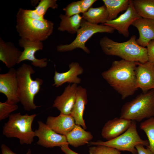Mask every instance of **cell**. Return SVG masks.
<instances>
[{
	"instance_id": "6da1fadb",
	"label": "cell",
	"mask_w": 154,
	"mask_h": 154,
	"mask_svg": "<svg viewBox=\"0 0 154 154\" xmlns=\"http://www.w3.org/2000/svg\"><path fill=\"white\" fill-rule=\"evenodd\" d=\"M137 62L123 59L114 61L111 67L102 73L103 78L119 94L122 99L133 95L138 89L135 68Z\"/></svg>"
},
{
	"instance_id": "7a4b0ae2",
	"label": "cell",
	"mask_w": 154,
	"mask_h": 154,
	"mask_svg": "<svg viewBox=\"0 0 154 154\" xmlns=\"http://www.w3.org/2000/svg\"><path fill=\"white\" fill-rule=\"evenodd\" d=\"M99 43L102 51L107 55L118 56L131 62L144 63L148 61L147 48L137 44L135 35L128 40L121 42L114 41L105 36L100 39Z\"/></svg>"
},
{
	"instance_id": "3957f363",
	"label": "cell",
	"mask_w": 154,
	"mask_h": 154,
	"mask_svg": "<svg viewBox=\"0 0 154 154\" xmlns=\"http://www.w3.org/2000/svg\"><path fill=\"white\" fill-rule=\"evenodd\" d=\"M35 72L31 65L25 63L17 70L18 98L24 110L28 111L40 107L34 103V98L39 92L43 81L39 78L34 80L32 78L31 75Z\"/></svg>"
},
{
	"instance_id": "277c9868",
	"label": "cell",
	"mask_w": 154,
	"mask_h": 154,
	"mask_svg": "<svg viewBox=\"0 0 154 154\" xmlns=\"http://www.w3.org/2000/svg\"><path fill=\"white\" fill-rule=\"evenodd\" d=\"M16 28L21 38L31 41H44L52 33L54 24L46 19L42 21L31 19L19 9L16 15Z\"/></svg>"
},
{
	"instance_id": "5b68a950",
	"label": "cell",
	"mask_w": 154,
	"mask_h": 154,
	"mask_svg": "<svg viewBox=\"0 0 154 154\" xmlns=\"http://www.w3.org/2000/svg\"><path fill=\"white\" fill-rule=\"evenodd\" d=\"M37 115H22L20 112L11 114L3 126V135L7 138H18L21 145L31 144L35 137L32 125Z\"/></svg>"
},
{
	"instance_id": "8992f818",
	"label": "cell",
	"mask_w": 154,
	"mask_h": 154,
	"mask_svg": "<svg viewBox=\"0 0 154 154\" xmlns=\"http://www.w3.org/2000/svg\"><path fill=\"white\" fill-rule=\"evenodd\" d=\"M154 117V90L142 92L122 106L120 117L140 122Z\"/></svg>"
},
{
	"instance_id": "52a82bcc",
	"label": "cell",
	"mask_w": 154,
	"mask_h": 154,
	"mask_svg": "<svg viewBox=\"0 0 154 154\" xmlns=\"http://www.w3.org/2000/svg\"><path fill=\"white\" fill-rule=\"evenodd\" d=\"M90 145H103L115 148L120 151H127L132 154H136V145H142L147 147L148 140L142 139L139 135L135 121H132L128 129L124 133L117 137L108 141L98 140L91 142Z\"/></svg>"
},
{
	"instance_id": "ba28073f",
	"label": "cell",
	"mask_w": 154,
	"mask_h": 154,
	"mask_svg": "<svg viewBox=\"0 0 154 154\" xmlns=\"http://www.w3.org/2000/svg\"><path fill=\"white\" fill-rule=\"evenodd\" d=\"M114 31L113 28L110 26L103 24H92L83 19L75 39L69 44L58 45L56 47L57 50L59 52H64L80 48L86 53L89 54L90 51L86 46L85 44L92 36L98 33H113Z\"/></svg>"
},
{
	"instance_id": "9c48e42d",
	"label": "cell",
	"mask_w": 154,
	"mask_h": 154,
	"mask_svg": "<svg viewBox=\"0 0 154 154\" xmlns=\"http://www.w3.org/2000/svg\"><path fill=\"white\" fill-rule=\"evenodd\" d=\"M38 128L35 131V136L38 138L37 144L43 147L53 148L69 144L66 136L58 133L46 123L38 121Z\"/></svg>"
},
{
	"instance_id": "30bf717a",
	"label": "cell",
	"mask_w": 154,
	"mask_h": 154,
	"mask_svg": "<svg viewBox=\"0 0 154 154\" xmlns=\"http://www.w3.org/2000/svg\"><path fill=\"white\" fill-rule=\"evenodd\" d=\"M141 17L135 11L132 0H130L128 8L123 13L114 20H108L103 25L117 30L119 33L127 37L129 35V26Z\"/></svg>"
},
{
	"instance_id": "8fae6325",
	"label": "cell",
	"mask_w": 154,
	"mask_h": 154,
	"mask_svg": "<svg viewBox=\"0 0 154 154\" xmlns=\"http://www.w3.org/2000/svg\"><path fill=\"white\" fill-rule=\"evenodd\" d=\"M19 44L24 48V50L17 64L23 61L28 60L32 61V64L35 67L44 68L47 66L48 60L46 58L38 59L35 55L37 51L42 50L43 44L42 41H31L21 38L19 40Z\"/></svg>"
},
{
	"instance_id": "7c38bea8",
	"label": "cell",
	"mask_w": 154,
	"mask_h": 154,
	"mask_svg": "<svg viewBox=\"0 0 154 154\" xmlns=\"http://www.w3.org/2000/svg\"><path fill=\"white\" fill-rule=\"evenodd\" d=\"M17 70L12 68L0 74V92L5 95L8 101L17 104L20 102L18 95Z\"/></svg>"
},
{
	"instance_id": "4fadbf2b",
	"label": "cell",
	"mask_w": 154,
	"mask_h": 154,
	"mask_svg": "<svg viewBox=\"0 0 154 154\" xmlns=\"http://www.w3.org/2000/svg\"><path fill=\"white\" fill-rule=\"evenodd\" d=\"M135 73L137 87L142 92L154 89V64L137 62Z\"/></svg>"
},
{
	"instance_id": "5bb4252c",
	"label": "cell",
	"mask_w": 154,
	"mask_h": 154,
	"mask_svg": "<svg viewBox=\"0 0 154 154\" xmlns=\"http://www.w3.org/2000/svg\"><path fill=\"white\" fill-rule=\"evenodd\" d=\"M78 87L77 84H69L65 87L62 93L56 97L52 107L56 108L60 113L71 114L76 100Z\"/></svg>"
},
{
	"instance_id": "9a60e30c",
	"label": "cell",
	"mask_w": 154,
	"mask_h": 154,
	"mask_svg": "<svg viewBox=\"0 0 154 154\" xmlns=\"http://www.w3.org/2000/svg\"><path fill=\"white\" fill-rule=\"evenodd\" d=\"M131 121L120 117L110 120L103 127L102 136L107 141L113 139L125 132L130 126Z\"/></svg>"
},
{
	"instance_id": "2e32d148",
	"label": "cell",
	"mask_w": 154,
	"mask_h": 154,
	"mask_svg": "<svg viewBox=\"0 0 154 154\" xmlns=\"http://www.w3.org/2000/svg\"><path fill=\"white\" fill-rule=\"evenodd\" d=\"M69 66V69L67 72L59 73L55 70L52 86L58 87L66 82L76 84L80 83L81 79L78 76L83 73L82 67L78 62H71Z\"/></svg>"
},
{
	"instance_id": "e0dca14e",
	"label": "cell",
	"mask_w": 154,
	"mask_h": 154,
	"mask_svg": "<svg viewBox=\"0 0 154 154\" xmlns=\"http://www.w3.org/2000/svg\"><path fill=\"white\" fill-rule=\"evenodd\" d=\"M45 123L56 133L64 135L72 131L76 125L71 114H65L60 113L56 116H48Z\"/></svg>"
},
{
	"instance_id": "ac0fdd59",
	"label": "cell",
	"mask_w": 154,
	"mask_h": 154,
	"mask_svg": "<svg viewBox=\"0 0 154 154\" xmlns=\"http://www.w3.org/2000/svg\"><path fill=\"white\" fill-rule=\"evenodd\" d=\"M137 29L139 38L136 42L140 46L145 47L149 42L154 39V20L140 18L132 24Z\"/></svg>"
},
{
	"instance_id": "d6986e66",
	"label": "cell",
	"mask_w": 154,
	"mask_h": 154,
	"mask_svg": "<svg viewBox=\"0 0 154 154\" xmlns=\"http://www.w3.org/2000/svg\"><path fill=\"white\" fill-rule=\"evenodd\" d=\"M22 52L11 42L0 38V60L10 69L17 64Z\"/></svg>"
},
{
	"instance_id": "ffe728a7",
	"label": "cell",
	"mask_w": 154,
	"mask_h": 154,
	"mask_svg": "<svg viewBox=\"0 0 154 154\" xmlns=\"http://www.w3.org/2000/svg\"><path fill=\"white\" fill-rule=\"evenodd\" d=\"M88 101L86 90L81 86H78L76 100L71 114L76 124L80 125L85 130L86 129L87 127L83 116Z\"/></svg>"
},
{
	"instance_id": "44dd1931",
	"label": "cell",
	"mask_w": 154,
	"mask_h": 154,
	"mask_svg": "<svg viewBox=\"0 0 154 154\" xmlns=\"http://www.w3.org/2000/svg\"><path fill=\"white\" fill-rule=\"evenodd\" d=\"M65 135L69 144L76 147L89 143L93 137L90 132L85 131L80 125L76 124Z\"/></svg>"
},
{
	"instance_id": "7402d4cb",
	"label": "cell",
	"mask_w": 154,
	"mask_h": 154,
	"mask_svg": "<svg viewBox=\"0 0 154 154\" xmlns=\"http://www.w3.org/2000/svg\"><path fill=\"white\" fill-rule=\"evenodd\" d=\"M59 17L61 19L58 29L60 31H67L71 34L77 33L80 28L83 19L82 16L77 14L72 16L60 14Z\"/></svg>"
},
{
	"instance_id": "603a6c76",
	"label": "cell",
	"mask_w": 154,
	"mask_h": 154,
	"mask_svg": "<svg viewBox=\"0 0 154 154\" xmlns=\"http://www.w3.org/2000/svg\"><path fill=\"white\" fill-rule=\"evenodd\" d=\"M108 14L106 7L104 5L99 7L90 8L82 14L83 19L90 23L104 24L108 20Z\"/></svg>"
},
{
	"instance_id": "cb8c5ba5",
	"label": "cell",
	"mask_w": 154,
	"mask_h": 154,
	"mask_svg": "<svg viewBox=\"0 0 154 154\" xmlns=\"http://www.w3.org/2000/svg\"><path fill=\"white\" fill-rule=\"evenodd\" d=\"M108 14V20H114L121 12L126 10L129 3V0H103Z\"/></svg>"
},
{
	"instance_id": "d4e9b609",
	"label": "cell",
	"mask_w": 154,
	"mask_h": 154,
	"mask_svg": "<svg viewBox=\"0 0 154 154\" xmlns=\"http://www.w3.org/2000/svg\"><path fill=\"white\" fill-rule=\"evenodd\" d=\"M132 1L135 11L141 17L154 20V0Z\"/></svg>"
},
{
	"instance_id": "484cf974",
	"label": "cell",
	"mask_w": 154,
	"mask_h": 154,
	"mask_svg": "<svg viewBox=\"0 0 154 154\" xmlns=\"http://www.w3.org/2000/svg\"><path fill=\"white\" fill-rule=\"evenodd\" d=\"M140 127L147 137L149 145L147 147L152 154H154V117L148 119L141 122Z\"/></svg>"
},
{
	"instance_id": "4316f807",
	"label": "cell",
	"mask_w": 154,
	"mask_h": 154,
	"mask_svg": "<svg viewBox=\"0 0 154 154\" xmlns=\"http://www.w3.org/2000/svg\"><path fill=\"white\" fill-rule=\"evenodd\" d=\"M56 2V0H40L35 10L38 15L44 17V15L49 8L55 9L58 8V5Z\"/></svg>"
},
{
	"instance_id": "83f0119b",
	"label": "cell",
	"mask_w": 154,
	"mask_h": 154,
	"mask_svg": "<svg viewBox=\"0 0 154 154\" xmlns=\"http://www.w3.org/2000/svg\"><path fill=\"white\" fill-rule=\"evenodd\" d=\"M19 108L17 104L10 102L7 100L0 102V121L9 117L11 114Z\"/></svg>"
},
{
	"instance_id": "f1b7e54d",
	"label": "cell",
	"mask_w": 154,
	"mask_h": 154,
	"mask_svg": "<svg viewBox=\"0 0 154 154\" xmlns=\"http://www.w3.org/2000/svg\"><path fill=\"white\" fill-rule=\"evenodd\" d=\"M90 154H121L120 151L115 148L103 145H94L89 147Z\"/></svg>"
},
{
	"instance_id": "f546056e",
	"label": "cell",
	"mask_w": 154,
	"mask_h": 154,
	"mask_svg": "<svg viewBox=\"0 0 154 154\" xmlns=\"http://www.w3.org/2000/svg\"><path fill=\"white\" fill-rule=\"evenodd\" d=\"M65 11V15L68 16H72L81 13L80 1H74L68 4L63 9Z\"/></svg>"
},
{
	"instance_id": "4dcf8cb0",
	"label": "cell",
	"mask_w": 154,
	"mask_h": 154,
	"mask_svg": "<svg viewBox=\"0 0 154 154\" xmlns=\"http://www.w3.org/2000/svg\"><path fill=\"white\" fill-rule=\"evenodd\" d=\"M147 47L148 61L154 64V39L151 40Z\"/></svg>"
},
{
	"instance_id": "1f68e13d",
	"label": "cell",
	"mask_w": 154,
	"mask_h": 154,
	"mask_svg": "<svg viewBox=\"0 0 154 154\" xmlns=\"http://www.w3.org/2000/svg\"><path fill=\"white\" fill-rule=\"evenodd\" d=\"M23 11L25 15L31 19L42 21H45L46 19L44 17L38 15L35 10L25 9H23Z\"/></svg>"
},
{
	"instance_id": "d6a6232c",
	"label": "cell",
	"mask_w": 154,
	"mask_h": 154,
	"mask_svg": "<svg viewBox=\"0 0 154 154\" xmlns=\"http://www.w3.org/2000/svg\"><path fill=\"white\" fill-rule=\"evenodd\" d=\"M97 0H82L80 1L81 13H83L87 11L91 6Z\"/></svg>"
},
{
	"instance_id": "836d02e7",
	"label": "cell",
	"mask_w": 154,
	"mask_h": 154,
	"mask_svg": "<svg viewBox=\"0 0 154 154\" xmlns=\"http://www.w3.org/2000/svg\"><path fill=\"white\" fill-rule=\"evenodd\" d=\"M2 154H17L13 152L9 147L4 144H2L1 145ZM25 154H31V151L29 149L27 152Z\"/></svg>"
},
{
	"instance_id": "e575fe53",
	"label": "cell",
	"mask_w": 154,
	"mask_h": 154,
	"mask_svg": "<svg viewBox=\"0 0 154 154\" xmlns=\"http://www.w3.org/2000/svg\"><path fill=\"white\" fill-rule=\"evenodd\" d=\"M135 148L137 151L136 154H152L148 148H145L143 145H137Z\"/></svg>"
},
{
	"instance_id": "d590c367",
	"label": "cell",
	"mask_w": 154,
	"mask_h": 154,
	"mask_svg": "<svg viewBox=\"0 0 154 154\" xmlns=\"http://www.w3.org/2000/svg\"><path fill=\"white\" fill-rule=\"evenodd\" d=\"M69 144H66L61 146V150L65 154H80L73 151L68 146Z\"/></svg>"
},
{
	"instance_id": "8d00e7d4",
	"label": "cell",
	"mask_w": 154,
	"mask_h": 154,
	"mask_svg": "<svg viewBox=\"0 0 154 154\" xmlns=\"http://www.w3.org/2000/svg\"><path fill=\"white\" fill-rule=\"evenodd\" d=\"M153 90H154V89H153Z\"/></svg>"
},
{
	"instance_id": "74e56055",
	"label": "cell",
	"mask_w": 154,
	"mask_h": 154,
	"mask_svg": "<svg viewBox=\"0 0 154 154\" xmlns=\"http://www.w3.org/2000/svg\"></svg>"
}]
</instances>
